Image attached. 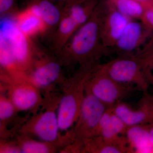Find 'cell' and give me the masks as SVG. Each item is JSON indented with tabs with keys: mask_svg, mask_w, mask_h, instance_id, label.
Masks as SVG:
<instances>
[{
	"mask_svg": "<svg viewBox=\"0 0 153 153\" xmlns=\"http://www.w3.org/2000/svg\"><path fill=\"white\" fill-rule=\"evenodd\" d=\"M106 10L100 25V37L103 46L112 47L119 38L131 19L119 12L106 1Z\"/></svg>",
	"mask_w": 153,
	"mask_h": 153,
	"instance_id": "obj_12",
	"label": "cell"
},
{
	"mask_svg": "<svg viewBox=\"0 0 153 153\" xmlns=\"http://www.w3.org/2000/svg\"><path fill=\"white\" fill-rule=\"evenodd\" d=\"M98 3V0H85L67 4L61 7L63 13L70 17L80 27L89 19Z\"/></svg>",
	"mask_w": 153,
	"mask_h": 153,
	"instance_id": "obj_19",
	"label": "cell"
},
{
	"mask_svg": "<svg viewBox=\"0 0 153 153\" xmlns=\"http://www.w3.org/2000/svg\"><path fill=\"white\" fill-rule=\"evenodd\" d=\"M134 90L130 85L120 83L112 79L100 64L88 79L85 91L110 108L127 97Z\"/></svg>",
	"mask_w": 153,
	"mask_h": 153,
	"instance_id": "obj_5",
	"label": "cell"
},
{
	"mask_svg": "<svg viewBox=\"0 0 153 153\" xmlns=\"http://www.w3.org/2000/svg\"><path fill=\"white\" fill-rule=\"evenodd\" d=\"M108 108L95 97L85 91L79 116L71 130L75 140L83 141L94 136L100 120Z\"/></svg>",
	"mask_w": 153,
	"mask_h": 153,
	"instance_id": "obj_8",
	"label": "cell"
},
{
	"mask_svg": "<svg viewBox=\"0 0 153 153\" xmlns=\"http://www.w3.org/2000/svg\"><path fill=\"white\" fill-rule=\"evenodd\" d=\"M19 10L17 0H0V16L1 18L12 16Z\"/></svg>",
	"mask_w": 153,
	"mask_h": 153,
	"instance_id": "obj_24",
	"label": "cell"
},
{
	"mask_svg": "<svg viewBox=\"0 0 153 153\" xmlns=\"http://www.w3.org/2000/svg\"><path fill=\"white\" fill-rule=\"evenodd\" d=\"M81 153H132L126 135L114 138L96 136L84 139Z\"/></svg>",
	"mask_w": 153,
	"mask_h": 153,
	"instance_id": "obj_13",
	"label": "cell"
},
{
	"mask_svg": "<svg viewBox=\"0 0 153 153\" xmlns=\"http://www.w3.org/2000/svg\"><path fill=\"white\" fill-rule=\"evenodd\" d=\"M135 56L139 61L145 79L153 87V33Z\"/></svg>",
	"mask_w": 153,
	"mask_h": 153,
	"instance_id": "obj_20",
	"label": "cell"
},
{
	"mask_svg": "<svg viewBox=\"0 0 153 153\" xmlns=\"http://www.w3.org/2000/svg\"><path fill=\"white\" fill-rule=\"evenodd\" d=\"M153 33L140 21L130 20L117 41L108 48V55H114L118 57H135L137 51Z\"/></svg>",
	"mask_w": 153,
	"mask_h": 153,
	"instance_id": "obj_9",
	"label": "cell"
},
{
	"mask_svg": "<svg viewBox=\"0 0 153 153\" xmlns=\"http://www.w3.org/2000/svg\"><path fill=\"white\" fill-rule=\"evenodd\" d=\"M151 94H152V97L153 100V89L152 90V93H151Z\"/></svg>",
	"mask_w": 153,
	"mask_h": 153,
	"instance_id": "obj_30",
	"label": "cell"
},
{
	"mask_svg": "<svg viewBox=\"0 0 153 153\" xmlns=\"http://www.w3.org/2000/svg\"><path fill=\"white\" fill-rule=\"evenodd\" d=\"M107 7L106 1L99 2L88 20L77 30L61 52L56 55L63 66L77 63L79 66L100 64L102 57L108 56L100 37V25Z\"/></svg>",
	"mask_w": 153,
	"mask_h": 153,
	"instance_id": "obj_1",
	"label": "cell"
},
{
	"mask_svg": "<svg viewBox=\"0 0 153 153\" xmlns=\"http://www.w3.org/2000/svg\"><path fill=\"white\" fill-rule=\"evenodd\" d=\"M17 142L22 153H50L56 152V146L41 140H36L27 135L21 134Z\"/></svg>",
	"mask_w": 153,
	"mask_h": 153,
	"instance_id": "obj_22",
	"label": "cell"
},
{
	"mask_svg": "<svg viewBox=\"0 0 153 153\" xmlns=\"http://www.w3.org/2000/svg\"><path fill=\"white\" fill-rule=\"evenodd\" d=\"M108 1L114 8L129 19L139 21L143 16L147 4L137 0Z\"/></svg>",
	"mask_w": 153,
	"mask_h": 153,
	"instance_id": "obj_21",
	"label": "cell"
},
{
	"mask_svg": "<svg viewBox=\"0 0 153 153\" xmlns=\"http://www.w3.org/2000/svg\"><path fill=\"white\" fill-rule=\"evenodd\" d=\"M111 77L126 85H134L143 92H148L150 86L145 79L139 61L136 57H116L112 60L101 64Z\"/></svg>",
	"mask_w": 153,
	"mask_h": 153,
	"instance_id": "obj_7",
	"label": "cell"
},
{
	"mask_svg": "<svg viewBox=\"0 0 153 153\" xmlns=\"http://www.w3.org/2000/svg\"><path fill=\"white\" fill-rule=\"evenodd\" d=\"M49 1L62 7L65 5L70 4V3L82 1H85V0H49Z\"/></svg>",
	"mask_w": 153,
	"mask_h": 153,
	"instance_id": "obj_27",
	"label": "cell"
},
{
	"mask_svg": "<svg viewBox=\"0 0 153 153\" xmlns=\"http://www.w3.org/2000/svg\"><path fill=\"white\" fill-rule=\"evenodd\" d=\"M0 38L5 42L20 70L25 73L30 68L38 46L17 28L14 22L4 30L1 29Z\"/></svg>",
	"mask_w": 153,
	"mask_h": 153,
	"instance_id": "obj_6",
	"label": "cell"
},
{
	"mask_svg": "<svg viewBox=\"0 0 153 153\" xmlns=\"http://www.w3.org/2000/svg\"><path fill=\"white\" fill-rule=\"evenodd\" d=\"M99 64L79 66L71 77L62 82L64 87L60 96L57 111L60 132L67 131L69 133L76 123L85 96L86 84Z\"/></svg>",
	"mask_w": 153,
	"mask_h": 153,
	"instance_id": "obj_2",
	"label": "cell"
},
{
	"mask_svg": "<svg viewBox=\"0 0 153 153\" xmlns=\"http://www.w3.org/2000/svg\"><path fill=\"white\" fill-rule=\"evenodd\" d=\"M8 97L19 111H34L43 102L40 90L27 80L7 82Z\"/></svg>",
	"mask_w": 153,
	"mask_h": 153,
	"instance_id": "obj_11",
	"label": "cell"
},
{
	"mask_svg": "<svg viewBox=\"0 0 153 153\" xmlns=\"http://www.w3.org/2000/svg\"><path fill=\"white\" fill-rule=\"evenodd\" d=\"M14 24L23 34L32 38L45 36L46 29L38 12L27 4L25 9L19 10L13 16Z\"/></svg>",
	"mask_w": 153,
	"mask_h": 153,
	"instance_id": "obj_14",
	"label": "cell"
},
{
	"mask_svg": "<svg viewBox=\"0 0 153 153\" xmlns=\"http://www.w3.org/2000/svg\"><path fill=\"white\" fill-rule=\"evenodd\" d=\"M79 27L73 19L63 13L61 21L51 39L53 53L58 55Z\"/></svg>",
	"mask_w": 153,
	"mask_h": 153,
	"instance_id": "obj_17",
	"label": "cell"
},
{
	"mask_svg": "<svg viewBox=\"0 0 153 153\" xmlns=\"http://www.w3.org/2000/svg\"><path fill=\"white\" fill-rule=\"evenodd\" d=\"M137 1L145 3H151L153 2V0H137Z\"/></svg>",
	"mask_w": 153,
	"mask_h": 153,
	"instance_id": "obj_29",
	"label": "cell"
},
{
	"mask_svg": "<svg viewBox=\"0 0 153 153\" xmlns=\"http://www.w3.org/2000/svg\"><path fill=\"white\" fill-rule=\"evenodd\" d=\"M18 111L13 103L8 97L1 94L0 97L1 126H4L12 119Z\"/></svg>",
	"mask_w": 153,
	"mask_h": 153,
	"instance_id": "obj_23",
	"label": "cell"
},
{
	"mask_svg": "<svg viewBox=\"0 0 153 153\" xmlns=\"http://www.w3.org/2000/svg\"><path fill=\"white\" fill-rule=\"evenodd\" d=\"M60 97L48 95L43 100L40 112L22 126L21 134L33 136L40 140L50 143L57 146L64 141L60 134L57 108Z\"/></svg>",
	"mask_w": 153,
	"mask_h": 153,
	"instance_id": "obj_3",
	"label": "cell"
},
{
	"mask_svg": "<svg viewBox=\"0 0 153 153\" xmlns=\"http://www.w3.org/2000/svg\"><path fill=\"white\" fill-rule=\"evenodd\" d=\"M63 66L56 55L38 47L33 63L26 72V79L39 90H46L65 80L62 71Z\"/></svg>",
	"mask_w": 153,
	"mask_h": 153,
	"instance_id": "obj_4",
	"label": "cell"
},
{
	"mask_svg": "<svg viewBox=\"0 0 153 153\" xmlns=\"http://www.w3.org/2000/svg\"><path fill=\"white\" fill-rule=\"evenodd\" d=\"M149 125L129 127L127 130L125 135L132 153H153V146L149 137Z\"/></svg>",
	"mask_w": 153,
	"mask_h": 153,
	"instance_id": "obj_18",
	"label": "cell"
},
{
	"mask_svg": "<svg viewBox=\"0 0 153 153\" xmlns=\"http://www.w3.org/2000/svg\"><path fill=\"white\" fill-rule=\"evenodd\" d=\"M0 153H21V149L18 143L2 142L1 143Z\"/></svg>",
	"mask_w": 153,
	"mask_h": 153,
	"instance_id": "obj_26",
	"label": "cell"
},
{
	"mask_svg": "<svg viewBox=\"0 0 153 153\" xmlns=\"http://www.w3.org/2000/svg\"><path fill=\"white\" fill-rule=\"evenodd\" d=\"M28 4L38 12L46 27L45 36L51 40L63 16L62 7L49 0H29Z\"/></svg>",
	"mask_w": 153,
	"mask_h": 153,
	"instance_id": "obj_15",
	"label": "cell"
},
{
	"mask_svg": "<svg viewBox=\"0 0 153 153\" xmlns=\"http://www.w3.org/2000/svg\"><path fill=\"white\" fill-rule=\"evenodd\" d=\"M128 128L114 113L111 107L108 108L102 117L94 136H101L108 138H114L125 135Z\"/></svg>",
	"mask_w": 153,
	"mask_h": 153,
	"instance_id": "obj_16",
	"label": "cell"
},
{
	"mask_svg": "<svg viewBox=\"0 0 153 153\" xmlns=\"http://www.w3.org/2000/svg\"><path fill=\"white\" fill-rule=\"evenodd\" d=\"M149 132L150 141L153 146V122L149 125Z\"/></svg>",
	"mask_w": 153,
	"mask_h": 153,
	"instance_id": "obj_28",
	"label": "cell"
},
{
	"mask_svg": "<svg viewBox=\"0 0 153 153\" xmlns=\"http://www.w3.org/2000/svg\"><path fill=\"white\" fill-rule=\"evenodd\" d=\"M114 113L128 127L153 122V100L151 93L143 92L137 108L134 109L128 104L117 102L112 107Z\"/></svg>",
	"mask_w": 153,
	"mask_h": 153,
	"instance_id": "obj_10",
	"label": "cell"
},
{
	"mask_svg": "<svg viewBox=\"0 0 153 153\" xmlns=\"http://www.w3.org/2000/svg\"><path fill=\"white\" fill-rule=\"evenodd\" d=\"M140 21L146 27L153 32V2L147 4Z\"/></svg>",
	"mask_w": 153,
	"mask_h": 153,
	"instance_id": "obj_25",
	"label": "cell"
}]
</instances>
